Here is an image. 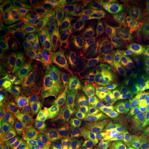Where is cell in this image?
<instances>
[{
	"mask_svg": "<svg viewBox=\"0 0 149 149\" xmlns=\"http://www.w3.org/2000/svg\"><path fill=\"white\" fill-rule=\"evenodd\" d=\"M23 49L25 60L36 57L44 52L55 51L56 45L50 40L42 20L34 14L24 23Z\"/></svg>",
	"mask_w": 149,
	"mask_h": 149,
	"instance_id": "obj_1",
	"label": "cell"
},
{
	"mask_svg": "<svg viewBox=\"0 0 149 149\" xmlns=\"http://www.w3.org/2000/svg\"><path fill=\"white\" fill-rule=\"evenodd\" d=\"M149 97V81L147 66H144L140 74L136 78L126 94L129 111L130 125L133 129H137L144 120L142 108Z\"/></svg>",
	"mask_w": 149,
	"mask_h": 149,
	"instance_id": "obj_2",
	"label": "cell"
},
{
	"mask_svg": "<svg viewBox=\"0 0 149 149\" xmlns=\"http://www.w3.org/2000/svg\"><path fill=\"white\" fill-rule=\"evenodd\" d=\"M24 81L33 94L49 111L59 100L64 85L55 76L23 75Z\"/></svg>",
	"mask_w": 149,
	"mask_h": 149,
	"instance_id": "obj_3",
	"label": "cell"
},
{
	"mask_svg": "<svg viewBox=\"0 0 149 149\" xmlns=\"http://www.w3.org/2000/svg\"><path fill=\"white\" fill-rule=\"evenodd\" d=\"M116 79V95L111 109L108 120L115 124L119 128L123 141H125L130 133V116L126 102V93L122 81L121 73L117 67L113 68Z\"/></svg>",
	"mask_w": 149,
	"mask_h": 149,
	"instance_id": "obj_4",
	"label": "cell"
},
{
	"mask_svg": "<svg viewBox=\"0 0 149 149\" xmlns=\"http://www.w3.org/2000/svg\"><path fill=\"white\" fill-rule=\"evenodd\" d=\"M23 74L19 66L10 64L6 56L1 57L0 64V94L3 98L13 97L26 92Z\"/></svg>",
	"mask_w": 149,
	"mask_h": 149,
	"instance_id": "obj_5",
	"label": "cell"
},
{
	"mask_svg": "<svg viewBox=\"0 0 149 149\" xmlns=\"http://www.w3.org/2000/svg\"><path fill=\"white\" fill-rule=\"evenodd\" d=\"M66 86L91 82L95 79L90 67L84 63L64 57L54 74Z\"/></svg>",
	"mask_w": 149,
	"mask_h": 149,
	"instance_id": "obj_6",
	"label": "cell"
},
{
	"mask_svg": "<svg viewBox=\"0 0 149 149\" xmlns=\"http://www.w3.org/2000/svg\"><path fill=\"white\" fill-rule=\"evenodd\" d=\"M1 10L3 11L0 19L5 24L8 32L26 22L33 15L28 1L24 0L1 1Z\"/></svg>",
	"mask_w": 149,
	"mask_h": 149,
	"instance_id": "obj_7",
	"label": "cell"
},
{
	"mask_svg": "<svg viewBox=\"0 0 149 149\" xmlns=\"http://www.w3.org/2000/svg\"><path fill=\"white\" fill-rule=\"evenodd\" d=\"M130 24H117L99 13L85 17L84 29L91 35L115 39L128 29Z\"/></svg>",
	"mask_w": 149,
	"mask_h": 149,
	"instance_id": "obj_8",
	"label": "cell"
},
{
	"mask_svg": "<svg viewBox=\"0 0 149 149\" xmlns=\"http://www.w3.org/2000/svg\"><path fill=\"white\" fill-rule=\"evenodd\" d=\"M29 6L32 8L35 16L42 21H64L73 23L84 24L85 17L68 11L56 8L42 1H28Z\"/></svg>",
	"mask_w": 149,
	"mask_h": 149,
	"instance_id": "obj_9",
	"label": "cell"
},
{
	"mask_svg": "<svg viewBox=\"0 0 149 149\" xmlns=\"http://www.w3.org/2000/svg\"><path fill=\"white\" fill-rule=\"evenodd\" d=\"M63 57L59 52L53 51L42 59L26 62L19 66L23 75L51 76L55 74L62 61Z\"/></svg>",
	"mask_w": 149,
	"mask_h": 149,
	"instance_id": "obj_10",
	"label": "cell"
},
{
	"mask_svg": "<svg viewBox=\"0 0 149 149\" xmlns=\"http://www.w3.org/2000/svg\"><path fill=\"white\" fill-rule=\"evenodd\" d=\"M94 86L103 111L104 118L107 120L109 117L110 109L116 95V79L113 68L102 77L95 78Z\"/></svg>",
	"mask_w": 149,
	"mask_h": 149,
	"instance_id": "obj_11",
	"label": "cell"
},
{
	"mask_svg": "<svg viewBox=\"0 0 149 149\" xmlns=\"http://www.w3.org/2000/svg\"><path fill=\"white\" fill-rule=\"evenodd\" d=\"M32 93L31 91H26L13 97L18 102L24 122L33 126H40L45 121L44 109L31 95Z\"/></svg>",
	"mask_w": 149,
	"mask_h": 149,
	"instance_id": "obj_12",
	"label": "cell"
},
{
	"mask_svg": "<svg viewBox=\"0 0 149 149\" xmlns=\"http://www.w3.org/2000/svg\"><path fill=\"white\" fill-rule=\"evenodd\" d=\"M138 33L137 26L130 24L124 32L114 39L120 46V55L117 62L120 66H124L126 63L139 54Z\"/></svg>",
	"mask_w": 149,
	"mask_h": 149,
	"instance_id": "obj_13",
	"label": "cell"
},
{
	"mask_svg": "<svg viewBox=\"0 0 149 149\" xmlns=\"http://www.w3.org/2000/svg\"><path fill=\"white\" fill-rule=\"evenodd\" d=\"M120 55V46L113 40V42L104 48L103 51L94 59L82 61L90 67L95 78L102 77L113 68Z\"/></svg>",
	"mask_w": 149,
	"mask_h": 149,
	"instance_id": "obj_14",
	"label": "cell"
},
{
	"mask_svg": "<svg viewBox=\"0 0 149 149\" xmlns=\"http://www.w3.org/2000/svg\"><path fill=\"white\" fill-rule=\"evenodd\" d=\"M89 88L91 91L90 100L85 105L79 107V115L77 122L84 124L88 129L93 130L103 122H102L99 113L98 102L95 86L91 84Z\"/></svg>",
	"mask_w": 149,
	"mask_h": 149,
	"instance_id": "obj_15",
	"label": "cell"
},
{
	"mask_svg": "<svg viewBox=\"0 0 149 149\" xmlns=\"http://www.w3.org/2000/svg\"><path fill=\"white\" fill-rule=\"evenodd\" d=\"M114 39L88 35L81 31L70 33L66 37L64 44L72 48H97L110 45Z\"/></svg>",
	"mask_w": 149,
	"mask_h": 149,
	"instance_id": "obj_16",
	"label": "cell"
},
{
	"mask_svg": "<svg viewBox=\"0 0 149 149\" xmlns=\"http://www.w3.org/2000/svg\"><path fill=\"white\" fill-rule=\"evenodd\" d=\"M44 29L50 40L56 46L64 44L66 37L74 29H80L82 31L84 24L73 23L64 21H43Z\"/></svg>",
	"mask_w": 149,
	"mask_h": 149,
	"instance_id": "obj_17",
	"label": "cell"
},
{
	"mask_svg": "<svg viewBox=\"0 0 149 149\" xmlns=\"http://www.w3.org/2000/svg\"><path fill=\"white\" fill-rule=\"evenodd\" d=\"M24 24L11 29L6 39V48L9 55L19 62L25 61L23 49Z\"/></svg>",
	"mask_w": 149,
	"mask_h": 149,
	"instance_id": "obj_18",
	"label": "cell"
},
{
	"mask_svg": "<svg viewBox=\"0 0 149 149\" xmlns=\"http://www.w3.org/2000/svg\"><path fill=\"white\" fill-rule=\"evenodd\" d=\"M0 115L1 119L11 126H20L24 123L18 102L14 97L1 99Z\"/></svg>",
	"mask_w": 149,
	"mask_h": 149,
	"instance_id": "obj_19",
	"label": "cell"
},
{
	"mask_svg": "<svg viewBox=\"0 0 149 149\" xmlns=\"http://www.w3.org/2000/svg\"><path fill=\"white\" fill-rule=\"evenodd\" d=\"M104 47L97 48H72L65 44L55 46V51L59 52L61 55L66 58H68L78 61H86L94 59L98 56Z\"/></svg>",
	"mask_w": 149,
	"mask_h": 149,
	"instance_id": "obj_20",
	"label": "cell"
},
{
	"mask_svg": "<svg viewBox=\"0 0 149 149\" xmlns=\"http://www.w3.org/2000/svg\"><path fill=\"white\" fill-rule=\"evenodd\" d=\"M144 66V57L140 54H138L126 63L123 67L121 77L126 94L128 93L136 78L140 74Z\"/></svg>",
	"mask_w": 149,
	"mask_h": 149,
	"instance_id": "obj_21",
	"label": "cell"
},
{
	"mask_svg": "<svg viewBox=\"0 0 149 149\" xmlns=\"http://www.w3.org/2000/svg\"><path fill=\"white\" fill-rule=\"evenodd\" d=\"M42 136L37 130L24 131L14 137L6 149H40Z\"/></svg>",
	"mask_w": 149,
	"mask_h": 149,
	"instance_id": "obj_22",
	"label": "cell"
},
{
	"mask_svg": "<svg viewBox=\"0 0 149 149\" xmlns=\"http://www.w3.org/2000/svg\"><path fill=\"white\" fill-rule=\"evenodd\" d=\"M103 14L108 19L117 24H132L137 22L125 9L119 0H111L105 3Z\"/></svg>",
	"mask_w": 149,
	"mask_h": 149,
	"instance_id": "obj_23",
	"label": "cell"
},
{
	"mask_svg": "<svg viewBox=\"0 0 149 149\" xmlns=\"http://www.w3.org/2000/svg\"><path fill=\"white\" fill-rule=\"evenodd\" d=\"M57 114L61 127L66 132L68 128L77 120L79 115V107L73 102L63 100L57 106Z\"/></svg>",
	"mask_w": 149,
	"mask_h": 149,
	"instance_id": "obj_24",
	"label": "cell"
},
{
	"mask_svg": "<svg viewBox=\"0 0 149 149\" xmlns=\"http://www.w3.org/2000/svg\"><path fill=\"white\" fill-rule=\"evenodd\" d=\"M91 130L79 122L71 124L65 132V137L75 148L81 149L85 141L91 135Z\"/></svg>",
	"mask_w": 149,
	"mask_h": 149,
	"instance_id": "obj_25",
	"label": "cell"
},
{
	"mask_svg": "<svg viewBox=\"0 0 149 149\" xmlns=\"http://www.w3.org/2000/svg\"><path fill=\"white\" fill-rule=\"evenodd\" d=\"M75 14L83 17L103 13L105 9V3L95 0H74Z\"/></svg>",
	"mask_w": 149,
	"mask_h": 149,
	"instance_id": "obj_26",
	"label": "cell"
},
{
	"mask_svg": "<svg viewBox=\"0 0 149 149\" xmlns=\"http://www.w3.org/2000/svg\"><path fill=\"white\" fill-rule=\"evenodd\" d=\"M126 149H149V124L141 130L130 131L125 141Z\"/></svg>",
	"mask_w": 149,
	"mask_h": 149,
	"instance_id": "obj_27",
	"label": "cell"
},
{
	"mask_svg": "<svg viewBox=\"0 0 149 149\" xmlns=\"http://www.w3.org/2000/svg\"><path fill=\"white\" fill-rule=\"evenodd\" d=\"M139 29V42L144 57V66L149 65V19L142 17L136 22Z\"/></svg>",
	"mask_w": 149,
	"mask_h": 149,
	"instance_id": "obj_28",
	"label": "cell"
},
{
	"mask_svg": "<svg viewBox=\"0 0 149 149\" xmlns=\"http://www.w3.org/2000/svg\"><path fill=\"white\" fill-rule=\"evenodd\" d=\"M91 91L89 86L86 84L74 85L69 91L64 94V100L76 104L79 107L85 105L90 100Z\"/></svg>",
	"mask_w": 149,
	"mask_h": 149,
	"instance_id": "obj_29",
	"label": "cell"
},
{
	"mask_svg": "<svg viewBox=\"0 0 149 149\" xmlns=\"http://www.w3.org/2000/svg\"><path fill=\"white\" fill-rule=\"evenodd\" d=\"M81 149H110L105 132V124L102 123L94 130L85 141Z\"/></svg>",
	"mask_w": 149,
	"mask_h": 149,
	"instance_id": "obj_30",
	"label": "cell"
},
{
	"mask_svg": "<svg viewBox=\"0 0 149 149\" xmlns=\"http://www.w3.org/2000/svg\"><path fill=\"white\" fill-rule=\"evenodd\" d=\"M120 2L123 8L134 19H135L137 22L142 17L149 18V10L144 1L122 0Z\"/></svg>",
	"mask_w": 149,
	"mask_h": 149,
	"instance_id": "obj_31",
	"label": "cell"
},
{
	"mask_svg": "<svg viewBox=\"0 0 149 149\" xmlns=\"http://www.w3.org/2000/svg\"><path fill=\"white\" fill-rule=\"evenodd\" d=\"M40 149H64L60 136L53 130H47L42 136Z\"/></svg>",
	"mask_w": 149,
	"mask_h": 149,
	"instance_id": "obj_32",
	"label": "cell"
},
{
	"mask_svg": "<svg viewBox=\"0 0 149 149\" xmlns=\"http://www.w3.org/2000/svg\"><path fill=\"white\" fill-rule=\"evenodd\" d=\"M14 139L12 126L2 119L0 120V144L1 149H6Z\"/></svg>",
	"mask_w": 149,
	"mask_h": 149,
	"instance_id": "obj_33",
	"label": "cell"
},
{
	"mask_svg": "<svg viewBox=\"0 0 149 149\" xmlns=\"http://www.w3.org/2000/svg\"><path fill=\"white\" fill-rule=\"evenodd\" d=\"M42 1L59 9L65 8L68 7V6H70L69 1H65V0H44Z\"/></svg>",
	"mask_w": 149,
	"mask_h": 149,
	"instance_id": "obj_34",
	"label": "cell"
},
{
	"mask_svg": "<svg viewBox=\"0 0 149 149\" xmlns=\"http://www.w3.org/2000/svg\"><path fill=\"white\" fill-rule=\"evenodd\" d=\"M144 1V3H146V6L148 7V10H149V1Z\"/></svg>",
	"mask_w": 149,
	"mask_h": 149,
	"instance_id": "obj_35",
	"label": "cell"
},
{
	"mask_svg": "<svg viewBox=\"0 0 149 149\" xmlns=\"http://www.w3.org/2000/svg\"><path fill=\"white\" fill-rule=\"evenodd\" d=\"M66 149H79V148H75V147L72 146V147L70 146V147H69V148H66Z\"/></svg>",
	"mask_w": 149,
	"mask_h": 149,
	"instance_id": "obj_36",
	"label": "cell"
},
{
	"mask_svg": "<svg viewBox=\"0 0 149 149\" xmlns=\"http://www.w3.org/2000/svg\"><path fill=\"white\" fill-rule=\"evenodd\" d=\"M148 71H149V68H148Z\"/></svg>",
	"mask_w": 149,
	"mask_h": 149,
	"instance_id": "obj_37",
	"label": "cell"
},
{
	"mask_svg": "<svg viewBox=\"0 0 149 149\" xmlns=\"http://www.w3.org/2000/svg\"><path fill=\"white\" fill-rule=\"evenodd\" d=\"M148 19H149V18H148Z\"/></svg>",
	"mask_w": 149,
	"mask_h": 149,
	"instance_id": "obj_38",
	"label": "cell"
}]
</instances>
